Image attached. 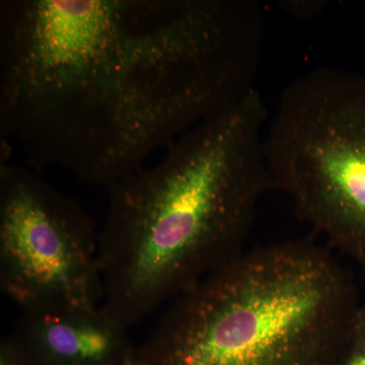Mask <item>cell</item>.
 <instances>
[{"label": "cell", "mask_w": 365, "mask_h": 365, "mask_svg": "<svg viewBox=\"0 0 365 365\" xmlns=\"http://www.w3.org/2000/svg\"><path fill=\"white\" fill-rule=\"evenodd\" d=\"M251 0H2L0 136L106 188L255 88Z\"/></svg>", "instance_id": "1"}, {"label": "cell", "mask_w": 365, "mask_h": 365, "mask_svg": "<svg viewBox=\"0 0 365 365\" xmlns=\"http://www.w3.org/2000/svg\"><path fill=\"white\" fill-rule=\"evenodd\" d=\"M267 119L255 88L178 137L157 165L108 187L101 307L125 329L244 252L271 190Z\"/></svg>", "instance_id": "2"}, {"label": "cell", "mask_w": 365, "mask_h": 365, "mask_svg": "<svg viewBox=\"0 0 365 365\" xmlns=\"http://www.w3.org/2000/svg\"><path fill=\"white\" fill-rule=\"evenodd\" d=\"M350 274L313 241L241 255L174 300L138 365H335L359 309Z\"/></svg>", "instance_id": "3"}, {"label": "cell", "mask_w": 365, "mask_h": 365, "mask_svg": "<svg viewBox=\"0 0 365 365\" xmlns=\"http://www.w3.org/2000/svg\"><path fill=\"white\" fill-rule=\"evenodd\" d=\"M267 126L271 189L365 274V74L307 72L283 91Z\"/></svg>", "instance_id": "4"}, {"label": "cell", "mask_w": 365, "mask_h": 365, "mask_svg": "<svg viewBox=\"0 0 365 365\" xmlns=\"http://www.w3.org/2000/svg\"><path fill=\"white\" fill-rule=\"evenodd\" d=\"M98 232L76 199L1 160L0 285L21 311L98 307Z\"/></svg>", "instance_id": "5"}, {"label": "cell", "mask_w": 365, "mask_h": 365, "mask_svg": "<svg viewBox=\"0 0 365 365\" xmlns=\"http://www.w3.org/2000/svg\"><path fill=\"white\" fill-rule=\"evenodd\" d=\"M127 329L98 307L91 309H29L11 342L41 365H122L131 359Z\"/></svg>", "instance_id": "6"}, {"label": "cell", "mask_w": 365, "mask_h": 365, "mask_svg": "<svg viewBox=\"0 0 365 365\" xmlns=\"http://www.w3.org/2000/svg\"><path fill=\"white\" fill-rule=\"evenodd\" d=\"M335 365H365V347L350 342Z\"/></svg>", "instance_id": "7"}, {"label": "cell", "mask_w": 365, "mask_h": 365, "mask_svg": "<svg viewBox=\"0 0 365 365\" xmlns=\"http://www.w3.org/2000/svg\"><path fill=\"white\" fill-rule=\"evenodd\" d=\"M350 342L365 347V304L359 306L356 314H355Z\"/></svg>", "instance_id": "8"}, {"label": "cell", "mask_w": 365, "mask_h": 365, "mask_svg": "<svg viewBox=\"0 0 365 365\" xmlns=\"http://www.w3.org/2000/svg\"><path fill=\"white\" fill-rule=\"evenodd\" d=\"M122 365H138V364H137L135 359H132V357H131L130 359L127 360V361L125 362V364H123Z\"/></svg>", "instance_id": "9"}]
</instances>
